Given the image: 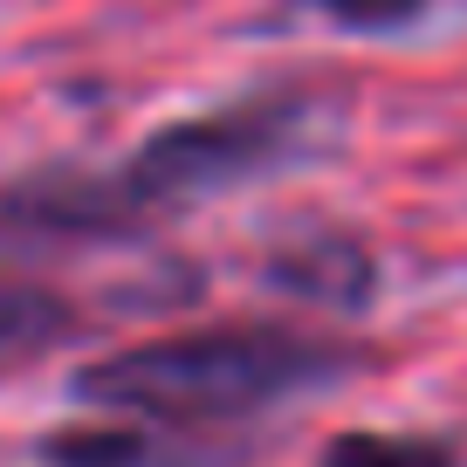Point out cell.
I'll use <instances>...</instances> for the list:
<instances>
[{
  "mask_svg": "<svg viewBox=\"0 0 467 467\" xmlns=\"http://www.w3.org/2000/svg\"><path fill=\"white\" fill-rule=\"evenodd\" d=\"M365 365L358 344H337L289 323H227V330H179L151 344H124L69 379V392L97 412L165 426H213L241 412L282 406L296 392L337 385Z\"/></svg>",
  "mask_w": 467,
  "mask_h": 467,
  "instance_id": "obj_1",
  "label": "cell"
},
{
  "mask_svg": "<svg viewBox=\"0 0 467 467\" xmlns=\"http://www.w3.org/2000/svg\"><path fill=\"white\" fill-rule=\"evenodd\" d=\"M309 145H317V103L296 89H262V97L220 103L206 117H179V124L151 131L117 165V179L145 206V220H165L213 200V192H234L248 179L309 159Z\"/></svg>",
  "mask_w": 467,
  "mask_h": 467,
  "instance_id": "obj_2",
  "label": "cell"
},
{
  "mask_svg": "<svg viewBox=\"0 0 467 467\" xmlns=\"http://www.w3.org/2000/svg\"><path fill=\"white\" fill-rule=\"evenodd\" d=\"M145 206L124 192L117 172L89 165H42V172L0 179V254H62L103 248L145 234Z\"/></svg>",
  "mask_w": 467,
  "mask_h": 467,
  "instance_id": "obj_3",
  "label": "cell"
},
{
  "mask_svg": "<svg viewBox=\"0 0 467 467\" xmlns=\"http://www.w3.org/2000/svg\"><path fill=\"white\" fill-rule=\"evenodd\" d=\"M262 275H268V289L289 296V303L344 309V317L379 296V262H371V248L350 241V234H337V227H303V234H289V241H275V248L262 254Z\"/></svg>",
  "mask_w": 467,
  "mask_h": 467,
  "instance_id": "obj_4",
  "label": "cell"
},
{
  "mask_svg": "<svg viewBox=\"0 0 467 467\" xmlns=\"http://www.w3.org/2000/svg\"><path fill=\"white\" fill-rule=\"evenodd\" d=\"M42 467H220L192 426L138 420V426H62L42 440Z\"/></svg>",
  "mask_w": 467,
  "mask_h": 467,
  "instance_id": "obj_5",
  "label": "cell"
},
{
  "mask_svg": "<svg viewBox=\"0 0 467 467\" xmlns=\"http://www.w3.org/2000/svg\"><path fill=\"white\" fill-rule=\"evenodd\" d=\"M76 330V309L56 289L21 275H0V358H35Z\"/></svg>",
  "mask_w": 467,
  "mask_h": 467,
  "instance_id": "obj_6",
  "label": "cell"
},
{
  "mask_svg": "<svg viewBox=\"0 0 467 467\" xmlns=\"http://www.w3.org/2000/svg\"><path fill=\"white\" fill-rule=\"evenodd\" d=\"M317 467H461V447L433 433H337Z\"/></svg>",
  "mask_w": 467,
  "mask_h": 467,
  "instance_id": "obj_7",
  "label": "cell"
},
{
  "mask_svg": "<svg viewBox=\"0 0 467 467\" xmlns=\"http://www.w3.org/2000/svg\"><path fill=\"white\" fill-rule=\"evenodd\" d=\"M303 7H317L330 28H350V35H399V28H412L433 0H303Z\"/></svg>",
  "mask_w": 467,
  "mask_h": 467,
  "instance_id": "obj_8",
  "label": "cell"
}]
</instances>
